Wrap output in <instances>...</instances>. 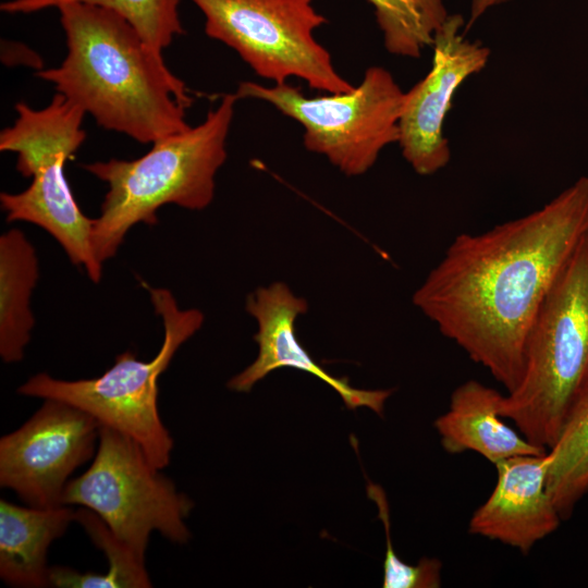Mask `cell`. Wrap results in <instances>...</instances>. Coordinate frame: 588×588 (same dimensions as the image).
I'll return each mask as SVG.
<instances>
[{"mask_svg": "<svg viewBox=\"0 0 588 588\" xmlns=\"http://www.w3.org/2000/svg\"><path fill=\"white\" fill-rule=\"evenodd\" d=\"M587 233L588 176H580L534 212L458 234L413 303L511 392L537 314Z\"/></svg>", "mask_w": 588, "mask_h": 588, "instance_id": "cell-1", "label": "cell"}, {"mask_svg": "<svg viewBox=\"0 0 588 588\" xmlns=\"http://www.w3.org/2000/svg\"><path fill=\"white\" fill-rule=\"evenodd\" d=\"M68 52L59 66L36 72L96 123L140 144L191 126L193 98L137 30L118 13L70 2L57 8Z\"/></svg>", "mask_w": 588, "mask_h": 588, "instance_id": "cell-2", "label": "cell"}, {"mask_svg": "<svg viewBox=\"0 0 588 588\" xmlns=\"http://www.w3.org/2000/svg\"><path fill=\"white\" fill-rule=\"evenodd\" d=\"M238 100L236 93L223 95L200 124L156 140L139 158L82 166L108 185L91 231L93 252L101 265L115 256L134 225H156L160 207L201 210L211 204Z\"/></svg>", "mask_w": 588, "mask_h": 588, "instance_id": "cell-3", "label": "cell"}, {"mask_svg": "<svg viewBox=\"0 0 588 588\" xmlns=\"http://www.w3.org/2000/svg\"><path fill=\"white\" fill-rule=\"evenodd\" d=\"M588 389V233L546 296L527 338L517 387L499 413L529 442L550 449Z\"/></svg>", "mask_w": 588, "mask_h": 588, "instance_id": "cell-4", "label": "cell"}, {"mask_svg": "<svg viewBox=\"0 0 588 588\" xmlns=\"http://www.w3.org/2000/svg\"><path fill=\"white\" fill-rule=\"evenodd\" d=\"M14 123L0 133V150L17 154L16 170L30 177L21 193L0 194L8 222L24 221L42 228L62 246L71 262L100 282L102 265L91 247L94 219L79 209L65 176V164L86 138V113L57 93L42 109L20 101Z\"/></svg>", "mask_w": 588, "mask_h": 588, "instance_id": "cell-5", "label": "cell"}, {"mask_svg": "<svg viewBox=\"0 0 588 588\" xmlns=\"http://www.w3.org/2000/svg\"><path fill=\"white\" fill-rule=\"evenodd\" d=\"M145 287L164 331L152 359L139 360L125 351L97 378L70 381L40 372L23 383L17 393L59 400L86 412L101 426L131 438L154 466L163 469L171 461L173 439L159 415L157 381L180 346L200 329L205 317L198 309L180 308L167 289Z\"/></svg>", "mask_w": 588, "mask_h": 588, "instance_id": "cell-6", "label": "cell"}, {"mask_svg": "<svg viewBox=\"0 0 588 588\" xmlns=\"http://www.w3.org/2000/svg\"><path fill=\"white\" fill-rule=\"evenodd\" d=\"M235 93L240 99L268 102L298 122L305 148L348 176L366 173L387 146L399 143L406 99L393 75L379 65L369 66L347 93L307 97L289 83L255 82L240 83Z\"/></svg>", "mask_w": 588, "mask_h": 588, "instance_id": "cell-7", "label": "cell"}, {"mask_svg": "<svg viewBox=\"0 0 588 588\" xmlns=\"http://www.w3.org/2000/svg\"><path fill=\"white\" fill-rule=\"evenodd\" d=\"M160 470L135 441L101 426L91 465L68 482L62 503L97 514L145 560L152 531L179 544L191 538L185 518L194 503Z\"/></svg>", "mask_w": 588, "mask_h": 588, "instance_id": "cell-8", "label": "cell"}, {"mask_svg": "<svg viewBox=\"0 0 588 588\" xmlns=\"http://www.w3.org/2000/svg\"><path fill=\"white\" fill-rule=\"evenodd\" d=\"M191 1L205 16L206 35L236 51L259 77L274 84L296 77L328 94L354 88L316 39L328 21L313 0Z\"/></svg>", "mask_w": 588, "mask_h": 588, "instance_id": "cell-9", "label": "cell"}, {"mask_svg": "<svg viewBox=\"0 0 588 588\" xmlns=\"http://www.w3.org/2000/svg\"><path fill=\"white\" fill-rule=\"evenodd\" d=\"M100 427L71 404L45 400L26 422L0 439V486L28 506L63 505L70 476L95 456Z\"/></svg>", "mask_w": 588, "mask_h": 588, "instance_id": "cell-10", "label": "cell"}, {"mask_svg": "<svg viewBox=\"0 0 588 588\" xmlns=\"http://www.w3.org/2000/svg\"><path fill=\"white\" fill-rule=\"evenodd\" d=\"M465 27L463 15H448L433 37L430 71L406 91L397 144L420 175H431L449 163L451 150L443 127L453 97L490 57L488 47L466 38Z\"/></svg>", "mask_w": 588, "mask_h": 588, "instance_id": "cell-11", "label": "cell"}, {"mask_svg": "<svg viewBox=\"0 0 588 588\" xmlns=\"http://www.w3.org/2000/svg\"><path fill=\"white\" fill-rule=\"evenodd\" d=\"M246 311L256 320L257 332L254 340L258 345L256 359L228 382L229 389L249 392L267 375L283 367L308 372L331 387L348 409L368 407L382 415L384 403L392 390H362L353 388L347 378L330 375L299 343L295 322L307 313L308 304L297 296L284 282H273L259 286L249 293L245 303Z\"/></svg>", "mask_w": 588, "mask_h": 588, "instance_id": "cell-12", "label": "cell"}, {"mask_svg": "<svg viewBox=\"0 0 588 588\" xmlns=\"http://www.w3.org/2000/svg\"><path fill=\"white\" fill-rule=\"evenodd\" d=\"M549 464V450L494 464L497 483L473 513L468 531L523 553L554 532L562 517L548 490Z\"/></svg>", "mask_w": 588, "mask_h": 588, "instance_id": "cell-13", "label": "cell"}, {"mask_svg": "<svg viewBox=\"0 0 588 588\" xmlns=\"http://www.w3.org/2000/svg\"><path fill=\"white\" fill-rule=\"evenodd\" d=\"M502 396L476 380L460 384L451 394L448 411L434 420L445 452L471 451L493 465L517 455L547 452L503 421L499 413Z\"/></svg>", "mask_w": 588, "mask_h": 588, "instance_id": "cell-14", "label": "cell"}, {"mask_svg": "<svg viewBox=\"0 0 588 588\" xmlns=\"http://www.w3.org/2000/svg\"><path fill=\"white\" fill-rule=\"evenodd\" d=\"M76 511L70 505L39 509L0 500V577L13 587L49 586L48 549Z\"/></svg>", "mask_w": 588, "mask_h": 588, "instance_id": "cell-15", "label": "cell"}, {"mask_svg": "<svg viewBox=\"0 0 588 588\" xmlns=\"http://www.w3.org/2000/svg\"><path fill=\"white\" fill-rule=\"evenodd\" d=\"M39 279L36 250L24 232L0 236V356L7 364L24 358L35 318L30 297Z\"/></svg>", "mask_w": 588, "mask_h": 588, "instance_id": "cell-16", "label": "cell"}, {"mask_svg": "<svg viewBox=\"0 0 588 588\" xmlns=\"http://www.w3.org/2000/svg\"><path fill=\"white\" fill-rule=\"evenodd\" d=\"M549 455L548 490L562 519H566L588 493V389L572 409Z\"/></svg>", "mask_w": 588, "mask_h": 588, "instance_id": "cell-17", "label": "cell"}, {"mask_svg": "<svg viewBox=\"0 0 588 588\" xmlns=\"http://www.w3.org/2000/svg\"><path fill=\"white\" fill-rule=\"evenodd\" d=\"M76 522L85 529L91 541L106 555L108 571L79 573L63 566L57 574L61 588H148L151 580L145 560L122 542L106 523L94 512L82 507L76 511Z\"/></svg>", "mask_w": 588, "mask_h": 588, "instance_id": "cell-18", "label": "cell"}, {"mask_svg": "<svg viewBox=\"0 0 588 588\" xmlns=\"http://www.w3.org/2000/svg\"><path fill=\"white\" fill-rule=\"evenodd\" d=\"M70 2L98 5L118 13L159 56L175 36L184 33L180 0H10L1 3L0 9L7 13H33Z\"/></svg>", "mask_w": 588, "mask_h": 588, "instance_id": "cell-19", "label": "cell"}, {"mask_svg": "<svg viewBox=\"0 0 588 588\" xmlns=\"http://www.w3.org/2000/svg\"><path fill=\"white\" fill-rule=\"evenodd\" d=\"M385 49L397 57L417 59L431 47L448 17L444 0H369Z\"/></svg>", "mask_w": 588, "mask_h": 588, "instance_id": "cell-20", "label": "cell"}, {"mask_svg": "<svg viewBox=\"0 0 588 588\" xmlns=\"http://www.w3.org/2000/svg\"><path fill=\"white\" fill-rule=\"evenodd\" d=\"M367 494L379 510L385 534V555L383 561V588H437L441 585L442 563L438 559L422 558L416 565L403 562L394 552L391 532L389 504L383 489L368 481Z\"/></svg>", "mask_w": 588, "mask_h": 588, "instance_id": "cell-21", "label": "cell"}, {"mask_svg": "<svg viewBox=\"0 0 588 588\" xmlns=\"http://www.w3.org/2000/svg\"><path fill=\"white\" fill-rule=\"evenodd\" d=\"M506 0H471L469 9V20L466 23V32L468 28L481 17L489 9L505 2Z\"/></svg>", "mask_w": 588, "mask_h": 588, "instance_id": "cell-22", "label": "cell"}]
</instances>
